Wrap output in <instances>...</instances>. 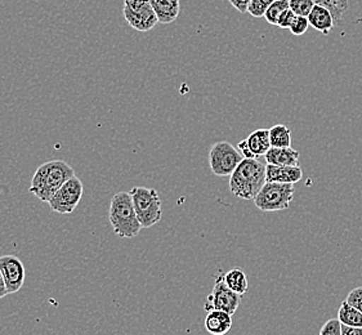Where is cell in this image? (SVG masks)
I'll return each instance as SVG.
<instances>
[{
  "label": "cell",
  "mask_w": 362,
  "mask_h": 335,
  "mask_svg": "<svg viewBox=\"0 0 362 335\" xmlns=\"http://www.w3.org/2000/svg\"><path fill=\"white\" fill-rule=\"evenodd\" d=\"M75 175V170L64 160L47 161L33 175L29 191L44 203H49L58 189Z\"/></svg>",
  "instance_id": "cell-1"
},
{
  "label": "cell",
  "mask_w": 362,
  "mask_h": 335,
  "mask_svg": "<svg viewBox=\"0 0 362 335\" xmlns=\"http://www.w3.org/2000/svg\"><path fill=\"white\" fill-rule=\"evenodd\" d=\"M266 164L259 159H243L230 177V191L243 200H254L266 181Z\"/></svg>",
  "instance_id": "cell-2"
},
{
  "label": "cell",
  "mask_w": 362,
  "mask_h": 335,
  "mask_svg": "<svg viewBox=\"0 0 362 335\" xmlns=\"http://www.w3.org/2000/svg\"><path fill=\"white\" fill-rule=\"evenodd\" d=\"M110 225L120 239H133L138 236L142 226L138 221L131 194L120 191L110 201Z\"/></svg>",
  "instance_id": "cell-3"
},
{
  "label": "cell",
  "mask_w": 362,
  "mask_h": 335,
  "mask_svg": "<svg viewBox=\"0 0 362 335\" xmlns=\"http://www.w3.org/2000/svg\"><path fill=\"white\" fill-rule=\"evenodd\" d=\"M132 200L142 228L158 225L163 217V203L155 189L136 186L131 189Z\"/></svg>",
  "instance_id": "cell-4"
},
{
  "label": "cell",
  "mask_w": 362,
  "mask_h": 335,
  "mask_svg": "<svg viewBox=\"0 0 362 335\" xmlns=\"http://www.w3.org/2000/svg\"><path fill=\"white\" fill-rule=\"evenodd\" d=\"M294 192V184L266 182L258 195L254 197V204L262 211H285L291 204Z\"/></svg>",
  "instance_id": "cell-5"
},
{
  "label": "cell",
  "mask_w": 362,
  "mask_h": 335,
  "mask_svg": "<svg viewBox=\"0 0 362 335\" xmlns=\"http://www.w3.org/2000/svg\"><path fill=\"white\" fill-rule=\"evenodd\" d=\"M244 156L227 141L214 143L209 151L210 170L217 177H231Z\"/></svg>",
  "instance_id": "cell-6"
},
{
  "label": "cell",
  "mask_w": 362,
  "mask_h": 335,
  "mask_svg": "<svg viewBox=\"0 0 362 335\" xmlns=\"http://www.w3.org/2000/svg\"><path fill=\"white\" fill-rule=\"evenodd\" d=\"M123 15L132 29L141 33L153 30L159 22L150 0H124Z\"/></svg>",
  "instance_id": "cell-7"
},
{
  "label": "cell",
  "mask_w": 362,
  "mask_h": 335,
  "mask_svg": "<svg viewBox=\"0 0 362 335\" xmlns=\"http://www.w3.org/2000/svg\"><path fill=\"white\" fill-rule=\"evenodd\" d=\"M241 295L238 293L232 292L225 281V274L221 271L216 277V283L211 289L206 302L204 305V310L209 312L211 310H222L232 316L236 314L241 305Z\"/></svg>",
  "instance_id": "cell-8"
},
{
  "label": "cell",
  "mask_w": 362,
  "mask_h": 335,
  "mask_svg": "<svg viewBox=\"0 0 362 335\" xmlns=\"http://www.w3.org/2000/svg\"><path fill=\"white\" fill-rule=\"evenodd\" d=\"M84 186L79 177L74 175L67 182L64 183L57 192L49 200V206L58 214H71L79 205L83 197Z\"/></svg>",
  "instance_id": "cell-9"
},
{
  "label": "cell",
  "mask_w": 362,
  "mask_h": 335,
  "mask_svg": "<svg viewBox=\"0 0 362 335\" xmlns=\"http://www.w3.org/2000/svg\"><path fill=\"white\" fill-rule=\"evenodd\" d=\"M0 271L4 277L8 294H15L25 284V266L16 255L0 257Z\"/></svg>",
  "instance_id": "cell-10"
},
{
  "label": "cell",
  "mask_w": 362,
  "mask_h": 335,
  "mask_svg": "<svg viewBox=\"0 0 362 335\" xmlns=\"http://www.w3.org/2000/svg\"><path fill=\"white\" fill-rule=\"evenodd\" d=\"M302 177H303V170L300 167L272 165V164H267V167H266V181L267 182L296 184L302 180Z\"/></svg>",
  "instance_id": "cell-11"
},
{
  "label": "cell",
  "mask_w": 362,
  "mask_h": 335,
  "mask_svg": "<svg viewBox=\"0 0 362 335\" xmlns=\"http://www.w3.org/2000/svg\"><path fill=\"white\" fill-rule=\"evenodd\" d=\"M232 315L222 310H211L206 312L204 325L211 335H226L232 328Z\"/></svg>",
  "instance_id": "cell-12"
},
{
  "label": "cell",
  "mask_w": 362,
  "mask_h": 335,
  "mask_svg": "<svg viewBox=\"0 0 362 335\" xmlns=\"http://www.w3.org/2000/svg\"><path fill=\"white\" fill-rule=\"evenodd\" d=\"M299 158L300 155L293 147H271L264 155L266 163L272 165L299 167Z\"/></svg>",
  "instance_id": "cell-13"
},
{
  "label": "cell",
  "mask_w": 362,
  "mask_h": 335,
  "mask_svg": "<svg viewBox=\"0 0 362 335\" xmlns=\"http://www.w3.org/2000/svg\"><path fill=\"white\" fill-rule=\"evenodd\" d=\"M308 21L313 29L317 30L325 35H327L337 25L332 11L324 6H320V4H315L311 13L308 15Z\"/></svg>",
  "instance_id": "cell-14"
},
{
  "label": "cell",
  "mask_w": 362,
  "mask_h": 335,
  "mask_svg": "<svg viewBox=\"0 0 362 335\" xmlns=\"http://www.w3.org/2000/svg\"><path fill=\"white\" fill-rule=\"evenodd\" d=\"M159 23H172L181 12L180 0H150Z\"/></svg>",
  "instance_id": "cell-15"
},
{
  "label": "cell",
  "mask_w": 362,
  "mask_h": 335,
  "mask_svg": "<svg viewBox=\"0 0 362 335\" xmlns=\"http://www.w3.org/2000/svg\"><path fill=\"white\" fill-rule=\"evenodd\" d=\"M247 148L253 155L254 159H259L267 153L271 148V139H269V129H257L245 139Z\"/></svg>",
  "instance_id": "cell-16"
},
{
  "label": "cell",
  "mask_w": 362,
  "mask_h": 335,
  "mask_svg": "<svg viewBox=\"0 0 362 335\" xmlns=\"http://www.w3.org/2000/svg\"><path fill=\"white\" fill-rule=\"evenodd\" d=\"M225 281L232 292L238 293L241 297L247 294V288H249L247 277L245 272L239 267H233L228 272H226Z\"/></svg>",
  "instance_id": "cell-17"
},
{
  "label": "cell",
  "mask_w": 362,
  "mask_h": 335,
  "mask_svg": "<svg viewBox=\"0 0 362 335\" xmlns=\"http://www.w3.org/2000/svg\"><path fill=\"white\" fill-rule=\"evenodd\" d=\"M338 320L341 321V325L346 327L362 328V312L355 307L351 306L346 299L341 302L338 310Z\"/></svg>",
  "instance_id": "cell-18"
},
{
  "label": "cell",
  "mask_w": 362,
  "mask_h": 335,
  "mask_svg": "<svg viewBox=\"0 0 362 335\" xmlns=\"http://www.w3.org/2000/svg\"><path fill=\"white\" fill-rule=\"evenodd\" d=\"M272 147H291V129L284 124L274 125L269 129Z\"/></svg>",
  "instance_id": "cell-19"
},
{
  "label": "cell",
  "mask_w": 362,
  "mask_h": 335,
  "mask_svg": "<svg viewBox=\"0 0 362 335\" xmlns=\"http://www.w3.org/2000/svg\"><path fill=\"white\" fill-rule=\"evenodd\" d=\"M286 9H289V0H275L268 7L267 11H266L264 18H266V21L269 25H276L277 26L279 18L281 17V15H283Z\"/></svg>",
  "instance_id": "cell-20"
},
{
  "label": "cell",
  "mask_w": 362,
  "mask_h": 335,
  "mask_svg": "<svg viewBox=\"0 0 362 335\" xmlns=\"http://www.w3.org/2000/svg\"><path fill=\"white\" fill-rule=\"evenodd\" d=\"M315 4H320L329 8L334 15L337 25L341 21V16L346 13L348 8V0H313Z\"/></svg>",
  "instance_id": "cell-21"
},
{
  "label": "cell",
  "mask_w": 362,
  "mask_h": 335,
  "mask_svg": "<svg viewBox=\"0 0 362 335\" xmlns=\"http://www.w3.org/2000/svg\"><path fill=\"white\" fill-rule=\"evenodd\" d=\"M315 7L313 0H289V8L297 16L308 17Z\"/></svg>",
  "instance_id": "cell-22"
},
{
  "label": "cell",
  "mask_w": 362,
  "mask_h": 335,
  "mask_svg": "<svg viewBox=\"0 0 362 335\" xmlns=\"http://www.w3.org/2000/svg\"><path fill=\"white\" fill-rule=\"evenodd\" d=\"M275 0H252L249 8H247V13L253 16L255 18H261L266 15V11L268 7L274 3Z\"/></svg>",
  "instance_id": "cell-23"
},
{
  "label": "cell",
  "mask_w": 362,
  "mask_h": 335,
  "mask_svg": "<svg viewBox=\"0 0 362 335\" xmlns=\"http://www.w3.org/2000/svg\"><path fill=\"white\" fill-rule=\"evenodd\" d=\"M310 21H308V17H303V16H297L296 20L293 22V25L290 26V33L293 35H297L300 37L307 33V30L310 28Z\"/></svg>",
  "instance_id": "cell-24"
},
{
  "label": "cell",
  "mask_w": 362,
  "mask_h": 335,
  "mask_svg": "<svg viewBox=\"0 0 362 335\" xmlns=\"http://www.w3.org/2000/svg\"><path fill=\"white\" fill-rule=\"evenodd\" d=\"M320 335H341V322L338 317L326 321L320 330Z\"/></svg>",
  "instance_id": "cell-25"
},
{
  "label": "cell",
  "mask_w": 362,
  "mask_h": 335,
  "mask_svg": "<svg viewBox=\"0 0 362 335\" xmlns=\"http://www.w3.org/2000/svg\"><path fill=\"white\" fill-rule=\"evenodd\" d=\"M346 300L351 306L355 307L360 312H362V286L355 288V289H352L351 292L348 293Z\"/></svg>",
  "instance_id": "cell-26"
},
{
  "label": "cell",
  "mask_w": 362,
  "mask_h": 335,
  "mask_svg": "<svg viewBox=\"0 0 362 335\" xmlns=\"http://www.w3.org/2000/svg\"><path fill=\"white\" fill-rule=\"evenodd\" d=\"M296 17L297 15L291 11V9H286L285 12H284L281 17L279 18V22H277V26L279 28H281V29H290V26L293 25V22L296 20Z\"/></svg>",
  "instance_id": "cell-27"
},
{
  "label": "cell",
  "mask_w": 362,
  "mask_h": 335,
  "mask_svg": "<svg viewBox=\"0 0 362 335\" xmlns=\"http://www.w3.org/2000/svg\"><path fill=\"white\" fill-rule=\"evenodd\" d=\"M232 7L235 8L236 11H239L240 13H245L247 12V8L252 0H228Z\"/></svg>",
  "instance_id": "cell-28"
},
{
  "label": "cell",
  "mask_w": 362,
  "mask_h": 335,
  "mask_svg": "<svg viewBox=\"0 0 362 335\" xmlns=\"http://www.w3.org/2000/svg\"><path fill=\"white\" fill-rule=\"evenodd\" d=\"M341 335H362V328L341 325Z\"/></svg>",
  "instance_id": "cell-29"
},
{
  "label": "cell",
  "mask_w": 362,
  "mask_h": 335,
  "mask_svg": "<svg viewBox=\"0 0 362 335\" xmlns=\"http://www.w3.org/2000/svg\"><path fill=\"white\" fill-rule=\"evenodd\" d=\"M7 286H6V281H4L3 274H1V271H0V299H3L4 297H7Z\"/></svg>",
  "instance_id": "cell-30"
}]
</instances>
